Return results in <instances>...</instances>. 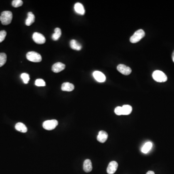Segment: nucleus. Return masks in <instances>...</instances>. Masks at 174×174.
<instances>
[{"instance_id": "nucleus-1", "label": "nucleus", "mask_w": 174, "mask_h": 174, "mask_svg": "<svg viewBox=\"0 0 174 174\" xmlns=\"http://www.w3.org/2000/svg\"><path fill=\"white\" fill-rule=\"evenodd\" d=\"M13 18L12 12L9 11H5L2 12L0 16V20L3 25H7L10 24Z\"/></svg>"}, {"instance_id": "nucleus-2", "label": "nucleus", "mask_w": 174, "mask_h": 174, "mask_svg": "<svg viewBox=\"0 0 174 174\" xmlns=\"http://www.w3.org/2000/svg\"><path fill=\"white\" fill-rule=\"evenodd\" d=\"M152 77L158 82H164L167 80V75L161 71L156 70L153 72Z\"/></svg>"}, {"instance_id": "nucleus-3", "label": "nucleus", "mask_w": 174, "mask_h": 174, "mask_svg": "<svg viewBox=\"0 0 174 174\" xmlns=\"http://www.w3.org/2000/svg\"><path fill=\"white\" fill-rule=\"evenodd\" d=\"M26 58L29 61L34 63H39L42 60L40 54L35 51H30L26 54Z\"/></svg>"}, {"instance_id": "nucleus-4", "label": "nucleus", "mask_w": 174, "mask_h": 174, "mask_svg": "<svg viewBox=\"0 0 174 174\" xmlns=\"http://www.w3.org/2000/svg\"><path fill=\"white\" fill-rule=\"evenodd\" d=\"M145 35V33L142 29H139L134 33L130 39L132 43H136L139 42Z\"/></svg>"}, {"instance_id": "nucleus-5", "label": "nucleus", "mask_w": 174, "mask_h": 174, "mask_svg": "<svg viewBox=\"0 0 174 174\" xmlns=\"http://www.w3.org/2000/svg\"><path fill=\"white\" fill-rule=\"evenodd\" d=\"M58 125V122L56 120H46L43 122V127L44 129L47 130H52L55 129Z\"/></svg>"}, {"instance_id": "nucleus-6", "label": "nucleus", "mask_w": 174, "mask_h": 174, "mask_svg": "<svg viewBox=\"0 0 174 174\" xmlns=\"http://www.w3.org/2000/svg\"><path fill=\"white\" fill-rule=\"evenodd\" d=\"M33 39L36 43L43 44L46 42L45 37L43 35L39 33H35L33 35Z\"/></svg>"}, {"instance_id": "nucleus-7", "label": "nucleus", "mask_w": 174, "mask_h": 174, "mask_svg": "<svg viewBox=\"0 0 174 174\" xmlns=\"http://www.w3.org/2000/svg\"><path fill=\"white\" fill-rule=\"evenodd\" d=\"M117 70L120 72V73H122L124 75H129L132 72V69H130V68L126 66L125 65H122V64L118 65Z\"/></svg>"}, {"instance_id": "nucleus-8", "label": "nucleus", "mask_w": 174, "mask_h": 174, "mask_svg": "<svg viewBox=\"0 0 174 174\" xmlns=\"http://www.w3.org/2000/svg\"><path fill=\"white\" fill-rule=\"evenodd\" d=\"M118 167V164L116 161H111L107 168V173L108 174H113L117 171Z\"/></svg>"}, {"instance_id": "nucleus-9", "label": "nucleus", "mask_w": 174, "mask_h": 174, "mask_svg": "<svg viewBox=\"0 0 174 174\" xmlns=\"http://www.w3.org/2000/svg\"><path fill=\"white\" fill-rule=\"evenodd\" d=\"M93 76L95 80L99 82H104L106 80V77L103 73L96 71L93 73Z\"/></svg>"}, {"instance_id": "nucleus-10", "label": "nucleus", "mask_w": 174, "mask_h": 174, "mask_svg": "<svg viewBox=\"0 0 174 174\" xmlns=\"http://www.w3.org/2000/svg\"><path fill=\"white\" fill-rule=\"evenodd\" d=\"M65 68V65L62 63H57L53 65L52 71L54 73H59Z\"/></svg>"}, {"instance_id": "nucleus-11", "label": "nucleus", "mask_w": 174, "mask_h": 174, "mask_svg": "<svg viewBox=\"0 0 174 174\" xmlns=\"http://www.w3.org/2000/svg\"><path fill=\"white\" fill-rule=\"evenodd\" d=\"M107 138H108L107 133L104 130H100L99 132L97 139L99 142L104 143L107 141Z\"/></svg>"}, {"instance_id": "nucleus-12", "label": "nucleus", "mask_w": 174, "mask_h": 174, "mask_svg": "<svg viewBox=\"0 0 174 174\" xmlns=\"http://www.w3.org/2000/svg\"><path fill=\"white\" fill-rule=\"evenodd\" d=\"M92 169V162L89 159H86L83 163V170L86 173L90 172Z\"/></svg>"}, {"instance_id": "nucleus-13", "label": "nucleus", "mask_w": 174, "mask_h": 174, "mask_svg": "<svg viewBox=\"0 0 174 174\" xmlns=\"http://www.w3.org/2000/svg\"><path fill=\"white\" fill-rule=\"evenodd\" d=\"M74 9L75 12L81 15H83L85 13V10L82 4L80 3H77L74 5Z\"/></svg>"}, {"instance_id": "nucleus-14", "label": "nucleus", "mask_w": 174, "mask_h": 174, "mask_svg": "<svg viewBox=\"0 0 174 174\" xmlns=\"http://www.w3.org/2000/svg\"><path fill=\"white\" fill-rule=\"evenodd\" d=\"M62 90L65 92H71L75 89V86L73 84L70 83H63L62 86Z\"/></svg>"}, {"instance_id": "nucleus-15", "label": "nucleus", "mask_w": 174, "mask_h": 174, "mask_svg": "<svg viewBox=\"0 0 174 174\" xmlns=\"http://www.w3.org/2000/svg\"><path fill=\"white\" fill-rule=\"evenodd\" d=\"M35 21V16L33 13L31 12H29L28 13V17L26 20L25 24L27 26L31 25Z\"/></svg>"}, {"instance_id": "nucleus-16", "label": "nucleus", "mask_w": 174, "mask_h": 174, "mask_svg": "<svg viewBox=\"0 0 174 174\" xmlns=\"http://www.w3.org/2000/svg\"><path fill=\"white\" fill-rule=\"evenodd\" d=\"M70 47L72 49L76 50H80L82 48V46L81 44H80L78 42H77V41L75 40H72L71 41Z\"/></svg>"}, {"instance_id": "nucleus-17", "label": "nucleus", "mask_w": 174, "mask_h": 174, "mask_svg": "<svg viewBox=\"0 0 174 174\" xmlns=\"http://www.w3.org/2000/svg\"><path fill=\"white\" fill-rule=\"evenodd\" d=\"M15 128L17 130L20 132L26 133L27 132V128L25 125L21 122L17 123L15 125Z\"/></svg>"}, {"instance_id": "nucleus-18", "label": "nucleus", "mask_w": 174, "mask_h": 174, "mask_svg": "<svg viewBox=\"0 0 174 174\" xmlns=\"http://www.w3.org/2000/svg\"><path fill=\"white\" fill-rule=\"evenodd\" d=\"M122 115H129L132 111V107L128 105H123L122 107Z\"/></svg>"}, {"instance_id": "nucleus-19", "label": "nucleus", "mask_w": 174, "mask_h": 174, "mask_svg": "<svg viewBox=\"0 0 174 174\" xmlns=\"http://www.w3.org/2000/svg\"><path fill=\"white\" fill-rule=\"evenodd\" d=\"M61 35H62V32L60 29L57 28L55 29V33L52 35V38L53 40H58L60 37Z\"/></svg>"}, {"instance_id": "nucleus-20", "label": "nucleus", "mask_w": 174, "mask_h": 174, "mask_svg": "<svg viewBox=\"0 0 174 174\" xmlns=\"http://www.w3.org/2000/svg\"><path fill=\"white\" fill-rule=\"evenodd\" d=\"M152 143L148 142L144 145L142 149L141 150V151L143 153H147L150 150V149H152Z\"/></svg>"}, {"instance_id": "nucleus-21", "label": "nucleus", "mask_w": 174, "mask_h": 174, "mask_svg": "<svg viewBox=\"0 0 174 174\" xmlns=\"http://www.w3.org/2000/svg\"><path fill=\"white\" fill-rule=\"evenodd\" d=\"M7 56L5 53H0V67L6 63Z\"/></svg>"}, {"instance_id": "nucleus-22", "label": "nucleus", "mask_w": 174, "mask_h": 174, "mask_svg": "<svg viewBox=\"0 0 174 174\" xmlns=\"http://www.w3.org/2000/svg\"><path fill=\"white\" fill-rule=\"evenodd\" d=\"M21 78L25 84H28L30 80V77L27 73H23L21 75Z\"/></svg>"}, {"instance_id": "nucleus-23", "label": "nucleus", "mask_w": 174, "mask_h": 174, "mask_svg": "<svg viewBox=\"0 0 174 174\" xmlns=\"http://www.w3.org/2000/svg\"><path fill=\"white\" fill-rule=\"evenodd\" d=\"M12 6L14 7H18L23 5L22 1L21 0H14L12 1Z\"/></svg>"}, {"instance_id": "nucleus-24", "label": "nucleus", "mask_w": 174, "mask_h": 174, "mask_svg": "<svg viewBox=\"0 0 174 174\" xmlns=\"http://www.w3.org/2000/svg\"><path fill=\"white\" fill-rule=\"evenodd\" d=\"M35 85L38 87H43L46 85L45 82L42 79H37L35 82Z\"/></svg>"}, {"instance_id": "nucleus-25", "label": "nucleus", "mask_w": 174, "mask_h": 174, "mask_svg": "<svg viewBox=\"0 0 174 174\" xmlns=\"http://www.w3.org/2000/svg\"><path fill=\"white\" fill-rule=\"evenodd\" d=\"M6 35H7V33H6V31L4 30L0 31V43L3 42L5 40Z\"/></svg>"}, {"instance_id": "nucleus-26", "label": "nucleus", "mask_w": 174, "mask_h": 174, "mask_svg": "<svg viewBox=\"0 0 174 174\" xmlns=\"http://www.w3.org/2000/svg\"><path fill=\"white\" fill-rule=\"evenodd\" d=\"M115 113L118 116L122 115V107H117L115 109Z\"/></svg>"}, {"instance_id": "nucleus-27", "label": "nucleus", "mask_w": 174, "mask_h": 174, "mask_svg": "<svg viewBox=\"0 0 174 174\" xmlns=\"http://www.w3.org/2000/svg\"><path fill=\"white\" fill-rule=\"evenodd\" d=\"M146 174H155V173L152 171H149L146 173Z\"/></svg>"}, {"instance_id": "nucleus-28", "label": "nucleus", "mask_w": 174, "mask_h": 174, "mask_svg": "<svg viewBox=\"0 0 174 174\" xmlns=\"http://www.w3.org/2000/svg\"><path fill=\"white\" fill-rule=\"evenodd\" d=\"M172 60L174 63V51L173 52L172 55Z\"/></svg>"}]
</instances>
